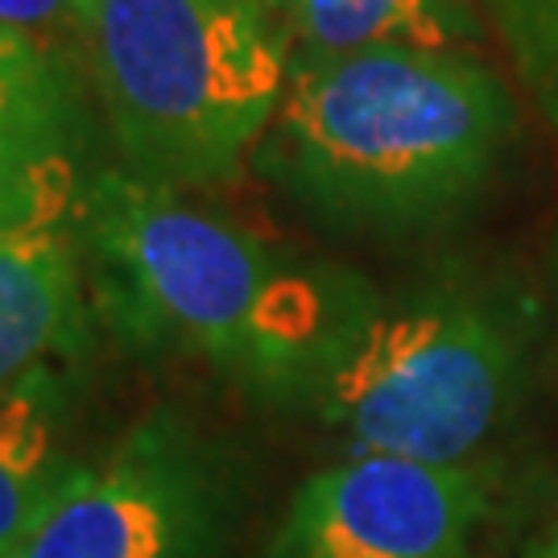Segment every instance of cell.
<instances>
[{
	"instance_id": "cell-8",
	"label": "cell",
	"mask_w": 558,
	"mask_h": 558,
	"mask_svg": "<svg viewBox=\"0 0 558 558\" xmlns=\"http://www.w3.org/2000/svg\"><path fill=\"white\" fill-rule=\"evenodd\" d=\"M80 87L46 38L0 29V223L59 191H80Z\"/></svg>"
},
{
	"instance_id": "cell-9",
	"label": "cell",
	"mask_w": 558,
	"mask_h": 558,
	"mask_svg": "<svg viewBox=\"0 0 558 558\" xmlns=\"http://www.w3.org/2000/svg\"><path fill=\"white\" fill-rule=\"evenodd\" d=\"M66 380L54 364L0 389V558H13L83 459L62 447Z\"/></svg>"
},
{
	"instance_id": "cell-5",
	"label": "cell",
	"mask_w": 558,
	"mask_h": 558,
	"mask_svg": "<svg viewBox=\"0 0 558 558\" xmlns=\"http://www.w3.org/2000/svg\"><path fill=\"white\" fill-rule=\"evenodd\" d=\"M236 476L179 414H149L83 463L13 558H228Z\"/></svg>"
},
{
	"instance_id": "cell-10",
	"label": "cell",
	"mask_w": 558,
	"mask_h": 558,
	"mask_svg": "<svg viewBox=\"0 0 558 558\" xmlns=\"http://www.w3.org/2000/svg\"><path fill=\"white\" fill-rule=\"evenodd\" d=\"M299 54L356 50H463L480 34L476 0H278Z\"/></svg>"
},
{
	"instance_id": "cell-4",
	"label": "cell",
	"mask_w": 558,
	"mask_h": 558,
	"mask_svg": "<svg viewBox=\"0 0 558 558\" xmlns=\"http://www.w3.org/2000/svg\"><path fill=\"white\" fill-rule=\"evenodd\" d=\"M521 377V331L472 299L368 315L306 380L352 451L456 468L500 426Z\"/></svg>"
},
{
	"instance_id": "cell-7",
	"label": "cell",
	"mask_w": 558,
	"mask_h": 558,
	"mask_svg": "<svg viewBox=\"0 0 558 558\" xmlns=\"http://www.w3.org/2000/svg\"><path fill=\"white\" fill-rule=\"evenodd\" d=\"M83 186L0 223V389L75 352L87 336L92 281L80 244Z\"/></svg>"
},
{
	"instance_id": "cell-11",
	"label": "cell",
	"mask_w": 558,
	"mask_h": 558,
	"mask_svg": "<svg viewBox=\"0 0 558 558\" xmlns=\"http://www.w3.org/2000/svg\"><path fill=\"white\" fill-rule=\"evenodd\" d=\"M525 92L558 124V0H488Z\"/></svg>"
},
{
	"instance_id": "cell-6",
	"label": "cell",
	"mask_w": 558,
	"mask_h": 558,
	"mask_svg": "<svg viewBox=\"0 0 558 558\" xmlns=\"http://www.w3.org/2000/svg\"><path fill=\"white\" fill-rule=\"evenodd\" d=\"M488 509L463 463L352 451L302 484L269 558H459Z\"/></svg>"
},
{
	"instance_id": "cell-2",
	"label": "cell",
	"mask_w": 558,
	"mask_h": 558,
	"mask_svg": "<svg viewBox=\"0 0 558 558\" xmlns=\"http://www.w3.org/2000/svg\"><path fill=\"white\" fill-rule=\"evenodd\" d=\"M80 244L92 306L141 348H179L232 373L306 380L373 311L294 269L182 191L100 170L83 186Z\"/></svg>"
},
{
	"instance_id": "cell-1",
	"label": "cell",
	"mask_w": 558,
	"mask_h": 558,
	"mask_svg": "<svg viewBox=\"0 0 558 558\" xmlns=\"http://www.w3.org/2000/svg\"><path fill=\"white\" fill-rule=\"evenodd\" d=\"M518 133V100L468 50L299 54L257 161L343 228H426L488 186Z\"/></svg>"
},
{
	"instance_id": "cell-13",
	"label": "cell",
	"mask_w": 558,
	"mask_h": 558,
	"mask_svg": "<svg viewBox=\"0 0 558 558\" xmlns=\"http://www.w3.org/2000/svg\"><path fill=\"white\" fill-rule=\"evenodd\" d=\"M542 558H558V521H555V534H550L546 546H542Z\"/></svg>"
},
{
	"instance_id": "cell-3",
	"label": "cell",
	"mask_w": 558,
	"mask_h": 558,
	"mask_svg": "<svg viewBox=\"0 0 558 558\" xmlns=\"http://www.w3.org/2000/svg\"><path fill=\"white\" fill-rule=\"evenodd\" d=\"M75 38L124 170L174 191L257 158L294 66L278 0H75Z\"/></svg>"
},
{
	"instance_id": "cell-12",
	"label": "cell",
	"mask_w": 558,
	"mask_h": 558,
	"mask_svg": "<svg viewBox=\"0 0 558 558\" xmlns=\"http://www.w3.org/2000/svg\"><path fill=\"white\" fill-rule=\"evenodd\" d=\"M0 29L46 38L54 29L75 34V0H0Z\"/></svg>"
}]
</instances>
